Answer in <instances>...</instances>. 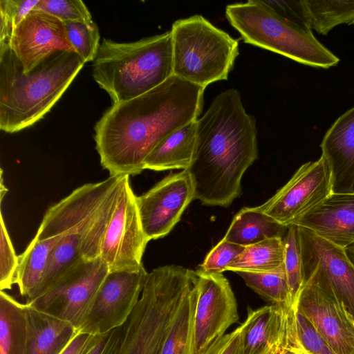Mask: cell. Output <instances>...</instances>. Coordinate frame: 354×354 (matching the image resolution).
<instances>
[{"instance_id":"obj_1","label":"cell","mask_w":354,"mask_h":354,"mask_svg":"<svg viewBox=\"0 0 354 354\" xmlns=\"http://www.w3.org/2000/svg\"><path fill=\"white\" fill-rule=\"evenodd\" d=\"M205 88L172 75L151 91L113 104L96 122L95 141L110 176H134L156 145L177 129L198 119Z\"/></svg>"},{"instance_id":"obj_2","label":"cell","mask_w":354,"mask_h":354,"mask_svg":"<svg viewBox=\"0 0 354 354\" xmlns=\"http://www.w3.org/2000/svg\"><path fill=\"white\" fill-rule=\"evenodd\" d=\"M258 157L256 120L245 111L240 93L218 94L196 120L193 158L185 169L194 200L227 207L241 193V179Z\"/></svg>"},{"instance_id":"obj_3","label":"cell","mask_w":354,"mask_h":354,"mask_svg":"<svg viewBox=\"0 0 354 354\" xmlns=\"http://www.w3.org/2000/svg\"><path fill=\"white\" fill-rule=\"evenodd\" d=\"M84 62L59 51L25 73L11 48L0 50V129L12 133L40 120L61 98Z\"/></svg>"},{"instance_id":"obj_4","label":"cell","mask_w":354,"mask_h":354,"mask_svg":"<svg viewBox=\"0 0 354 354\" xmlns=\"http://www.w3.org/2000/svg\"><path fill=\"white\" fill-rule=\"evenodd\" d=\"M92 75L113 104L140 96L173 75L171 31L133 42L104 39Z\"/></svg>"},{"instance_id":"obj_5","label":"cell","mask_w":354,"mask_h":354,"mask_svg":"<svg viewBox=\"0 0 354 354\" xmlns=\"http://www.w3.org/2000/svg\"><path fill=\"white\" fill-rule=\"evenodd\" d=\"M196 271L167 265L148 272L140 298L121 326L118 354H160L174 317Z\"/></svg>"},{"instance_id":"obj_6","label":"cell","mask_w":354,"mask_h":354,"mask_svg":"<svg viewBox=\"0 0 354 354\" xmlns=\"http://www.w3.org/2000/svg\"><path fill=\"white\" fill-rule=\"evenodd\" d=\"M125 176H109L74 189L46 212L35 239L41 240L69 233L82 243V258L100 257L101 244L115 209Z\"/></svg>"},{"instance_id":"obj_7","label":"cell","mask_w":354,"mask_h":354,"mask_svg":"<svg viewBox=\"0 0 354 354\" xmlns=\"http://www.w3.org/2000/svg\"><path fill=\"white\" fill-rule=\"evenodd\" d=\"M225 16L245 43L315 68H329L339 62L311 29L284 19L262 1L229 4Z\"/></svg>"},{"instance_id":"obj_8","label":"cell","mask_w":354,"mask_h":354,"mask_svg":"<svg viewBox=\"0 0 354 354\" xmlns=\"http://www.w3.org/2000/svg\"><path fill=\"white\" fill-rule=\"evenodd\" d=\"M170 31L173 75L205 88L227 79L239 53L237 40L199 15L176 20Z\"/></svg>"},{"instance_id":"obj_9","label":"cell","mask_w":354,"mask_h":354,"mask_svg":"<svg viewBox=\"0 0 354 354\" xmlns=\"http://www.w3.org/2000/svg\"><path fill=\"white\" fill-rule=\"evenodd\" d=\"M109 272L108 266L100 257L92 261L81 259L26 303L71 323L77 330Z\"/></svg>"},{"instance_id":"obj_10","label":"cell","mask_w":354,"mask_h":354,"mask_svg":"<svg viewBox=\"0 0 354 354\" xmlns=\"http://www.w3.org/2000/svg\"><path fill=\"white\" fill-rule=\"evenodd\" d=\"M332 175L326 159L301 165L270 199L256 208L279 224L288 227L320 205L333 194Z\"/></svg>"},{"instance_id":"obj_11","label":"cell","mask_w":354,"mask_h":354,"mask_svg":"<svg viewBox=\"0 0 354 354\" xmlns=\"http://www.w3.org/2000/svg\"><path fill=\"white\" fill-rule=\"evenodd\" d=\"M141 223L129 176H125L118 203L101 244L100 258L109 272L136 271L149 242Z\"/></svg>"},{"instance_id":"obj_12","label":"cell","mask_w":354,"mask_h":354,"mask_svg":"<svg viewBox=\"0 0 354 354\" xmlns=\"http://www.w3.org/2000/svg\"><path fill=\"white\" fill-rule=\"evenodd\" d=\"M197 299L191 354H203L239 320L237 303L230 282L222 273L198 269Z\"/></svg>"},{"instance_id":"obj_13","label":"cell","mask_w":354,"mask_h":354,"mask_svg":"<svg viewBox=\"0 0 354 354\" xmlns=\"http://www.w3.org/2000/svg\"><path fill=\"white\" fill-rule=\"evenodd\" d=\"M303 283L310 280L330 288L354 320V266L344 248L297 226Z\"/></svg>"},{"instance_id":"obj_14","label":"cell","mask_w":354,"mask_h":354,"mask_svg":"<svg viewBox=\"0 0 354 354\" xmlns=\"http://www.w3.org/2000/svg\"><path fill=\"white\" fill-rule=\"evenodd\" d=\"M148 272H109L100 286L77 333L101 335L123 326L136 308Z\"/></svg>"},{"instance_id":"obj_15","label":"cell","mask_w":354,"mask_h":354,"mask_svg":"<svg viewBox=\"0 0 354 354\" xmlns=\"http://www.w3.org/2000/svg\"><path fill=\"white\" fill-rule=\"evenodd\" d=\"M194 200V187L186 170L171 174L137 196L143 230L149 239L168 234L188 205Z\"/></svg>"},{"instance_id":"obj_16","label":"cell","mask_w":354,"mask_h":354,"mask_svg":"<svg viewBox=\"0 0 354 354\" xmlns=\"http://www.w3.org/2000/svg\"><path fill=\"white\" fill-rule=\"evenodd\" d=\"M293 307L310 322L336 354H354V320L330 288L305 281Z\"/></svg>"},{"instance_id":"obj_17","label":"cell","mask_w":354,"mask_h":354,"mask_svg":"<svg viewBox=\"0 0 354 354\" xmlns=\"http://www.w3.org/2000/svg\"><path fill=\"white\" fill-rule=\"evenodd\" d=\"M10 48L25 73L57 52L75 53L64 23L54 16L34 10L14 28Z\"/></svg>"},{"instance_id":"obj_18","label":"cell","mask_w":354,"mask_h":354,"mask_svg":"<svg viewBox=\"0 0 354 354\" xmlns=\"http://www.w3.org/2000/svg\"><path fill=\"white\" fill-rule=\"evenodd\" d=\"M292 307L270 304L252 310L240 328L241 354H274L286 342Z\"/></svg>"},{"instance_id":"obj_19","label":"cell","mask_w":354,"mask_h":354,"mask_svg":"<svg viewBox=\"0 0 354 354\" xmlns=\"http://www.w3.org/2000/svg\"><path fill=\"white\" fill-rule=\"evenodd\" d=\"M320 147L331 171L333 192H354V106L333 122Z\"/></svg>"},{"instance_id":"obj_20","label":"cell","mask_w":354,"mask_h":354,"mask_svg":"<svg viewBox=\"0 0 354 354\" xmlns=\"http://www.w3.org/2000/svg\"><path fill=\"white\" fill-rule=\"evenodd\" d=\"M293 225L308 229L341 247L354 243V192L333 193Z\"/></svg>"},{"instance_id":"obj_21","label":"cell","mask_w":354,"mask_h":354,"mask_svg":"<svg viewBox=\"0 0 354 354\" xmlns=\"http://www.w3.org/2000/svg\"><path fill=\"white\" fill-rule=\"evenodd\" d=\"M26 340L24 354H60L77 334L71 323L24 304Z\"/></svg>"},{"instance_id":"obj_22","label":"cell","mask_w":354,"mask_h":354,"mask_svg":"<svg viewBox=\"0 0 354 354\" xmlns=\"http://www.w3.org/2000/svg\"><path fill=\"white\" fill-rule=\"evenodd\" d=\"M196 120L177 129L164 138L146 158L144 169L158 171L187 169L194 152Z\"/></svg>"},{"instance_id":"obj_23","label":"cell","mask_w":354,"mask_h":354,"mask_svg":"<svg viewBox=\"0 0 354 354\" xmlns=\"http://www.w3.org/2000/svg\"><path fill=\"white\" fill-rule=\"evenodd\" d=\"M60 239L61 236L41 240L33 238L24 252L18 256L15 284L26 302L31 301L39 291L51 252Z\"/></svg>"},{"instance_id":"obj_24","label":"cell","mask_w":354,"mask_h":354,"mask_svg":"<svg viewBox=\"0 0 354 354\" xmlns=\"http://www.w3.org/2000/svg\"><path fill=\"white\" fill-rule=\"evenodd\" d=\"M287 229L288 227L270 218L256 207H243L234 216L223 239L247 247L268 239H283Z\"/></svg>"},{"instance_id":"obj_25","label":"cell","mask_w":354,"mask_h":354,"mask_svg":"<svg viewBox=\"0 0 354 354\" xmlns=\"http://www.w3.org/2000/svg\"><path fill=\"white\" fill-rule=\"evenodd\" d=\"M197 281L198 277L186 291L174 317L160 354H191Z\"/></svg>"},{"instance_id":"obj_26","label":"cell","mask_w":354,"mask_h":354,"mask_svg":"<svg viewBox=\"0 0 354 354\" xmlns=\"http://www.w3.org/2000/svg\"><path fill=\"white\" fill-rule=\"evenodd\" d=\"M284 243L282 238L268 239L245 248L231 262L227 270L263 272L283 267Z\"/></svg>"},{"instance_id":"obj_27","label":"cell","mask_w":354,"mask_h":354,"mask_svg":"<svg viewBox=\"0 0 354 354\" xmlns=\"http://www.w3.org/2000/svg\"><path fill=\"white\" fill-rule=\"evenodd\" d=\"M24 304L0 291V350L24 354L26 340Z\"/></svg>"},{"instance_id":"obj_28","label":"cell","mask_w":354,"mask_h":354,"mask_svg":"<svg viewBox=\"0 0 354 354\" xmlns=\"http://www.w3.org/2000/svg\"><path fill=\"white\" fill-rule=\"evenodd\" d=\"M310 29L326 35L340 24H354V0H302Z\"/></svg>"},{"instance_id":"obj_29","label":"cell","mask_w":354,"mask_h":354,"mask_svg":"<svg viewBox=\"0 0 354 354\" xmlns=\"http://www.w3.org/2000/svg\"><path fill=\"white\" fill-rule=\"evenodd\" d=\"M245 284L271 304L292 307L290 293L284 266L280 269L263 272H236Z\"/></svg>"},{"instance_id":"obj_30","label":"cell","mask_w":354,"mask_h":354,"mask_svg":"<svg viewBox=\"0 0 354 354\" xmlns=\"http://www.w3.org/2000/svg\"><path fill=\"white\" fill-rule=\"evenodd\" d=\"M283 240L284 243L283 266L290 293L291 304L293 307L303 286L297 226L289 225Z\"/></svg>"},{"instance_id":"obj_31","label":"cell","mask_w":354,"mask_h":354,"mask_svg":"<svg viewBox=\"0 0 354 354\" xmlns=\"http://www.w3.org/2000/svg\"><path fill=\"white\" fill-rule=\"evenodd\" d=\"M68 39L75 53L84 62H93L100 48V35L95 21L64 22Z\"/></svg>"},{"instance_id":"obj_32","label":"cell","mask_w":354,"mask_h":354,"mask_svg":"<svg viewBox=\"0 0 354 354\" xmlns=\"http://www.w3.org/2000/svg\"><path fill=\"white\" fill-rule=\"evenodd\" d=\"M296 343L308 354H336L310 322L295 307L291 309Z\"/></svg>"},{"instance_id":"obj_33","label":"cell","mask_w":354,"mask_h":354,"mask_svg":"<svg viewBox=\"0 0 354 354\" xmlns=\"http://www.w3.org/2000/svg\"><path fill=\"white\" fill-rule=\"evenodd\" d=\"M39 0L0 1V50L10 47L14 28L29 14Z\"/></svg>"},{"instance_id":"obj_34","label":"cell","mask_w":354,"mask_h":354,"mask_svg":"<svg viewBox=\"0 0 354 354\" xmlns=\"http://www.w3.org/2000/svg\"><path fill=\"white\" fill-rule=\"evenodd\" d=\"M32 10L50 15L63 22L93 21L90 11L81 0H39Z\"/></svg>"},{"instance_id":"obj_35","label":"cell","mask_w":354,"mask_h":354,"mask_svg":"<svg viewBox=\"0 0 354 354\" xmlns=\"http://www.w3.org/2000/svg\"><path fill=\"white\" fill-rule=\"evenodd\" d=\"M0 288L10 290L15 284L19 258L8 232L2 212L0 216Z\"/></svg>"},{"instance_id":"obj_36","label":"cell","mask_w":354,"mask_h":354,"mask_svg":"<svg viewBox=\"0 0 354 354\" xmlns=\"http://www.w3.org/2000/svg\"><path fill=\"white\" fill-rule=\"evenodd\" d=\"M245 247L223 239L207 254L199 270L206 272L222 273L237 258Z\"/></svg>"},{"instance_id":"obj_37","label":"cell","mask_w":354,"mask_h":354,"mask_svg":"<svg viewBox=\"0 0 354 354\" xmlns=\"http://www.w3.org/2000/svg\"><path fill=\"white\" fill-rule=\"evenodd\" d=\"M262 1L284 19L310 29L304 8L302 0L299 1Z\"/></svg>"},{"instance_id":"obj_38","label":"cell","mask_w":354,"mask_h":354,"mask_svg":"<svg viewBox=\"0 0 354 354\" xmlns=\"http://www.w3.org/2000/svg\"><path fill=\"white\" fill-rule=\"evenodd\" d=\"M205 354H241L239 327L216 340Z\"/></svg>"},{"instance_id":"obj_39","label":"cell","mask_w":354,"mask_h":354,"mask_svg":"<svg viewBox=\"0 0 354 354\" xmlns=\"http://www.w3.org/2000/svg\"><path fill=\"white\" fill-rule=\"evenodd\" d=\"M121 341V326L99 336L88 354H118Z\"/></svg>"},{"instance_id":"obj_40","label":"cell","mask_w":354,"mask_h":354,"mask_svg":"<svg viewBox=\"0 0 354 354\" xmlns=\"http://www.w3.org/2000/svg\"><path fill=\"white\" fill-rule=\"evenodd\" d=\"M99 336L77 333L60 354H88L96 344Z\"/></svg>"},{"instance_id":"obj_41","label":"cell","mask_w":354,"mask_h":354,"mask_svg":"<svg viewBox=\"0 0 354 354\" xmlns=\"http://www.w3.org/2000/svg\"><path fill=\"white\" fill-rule=\"evenodd\" d=\"M345 253L354 266V243L344 248Z\"/></svg>"},{"instance_id":"obj_42","label":"cell","mask_w":354,"mask_h":354,"mask_svg":"<svg viewBox=\"0 0 354 354\" xmlns=\"http://www.w3.org/2000/svg\"><path fill=\"white\" fill-rule=\"evenodd\" d=\"M274 354H296L291 348L288 347L285 344Z\"/></svg>"},{"instance_id":"obj_43","label":"cell","mask_w":354,"mask_h":354,"mask_svg":"<svg viewBox=\"0 0 354 354\" xmlns=\"http://www.w3.org/2000/svg\"><path fill=\"white\" fill-rule=\"evenodd\" d=\"M294 351L296 354H308L299 346H297Z\"/></svg>"},{"instance_id":"obj_44","label":"cell","mask_w":354,"mask_h":354,"mask_svg":"<svg viewBox=\"0 0 354 354\" xmlns=\"http://www.w3.org/2000/svg\"><path fill=\"white\" fill-rule=\"evenodd\" d=\"M0 354H6L3 351L0 350Z\"/></svg>"}]
</instances>
